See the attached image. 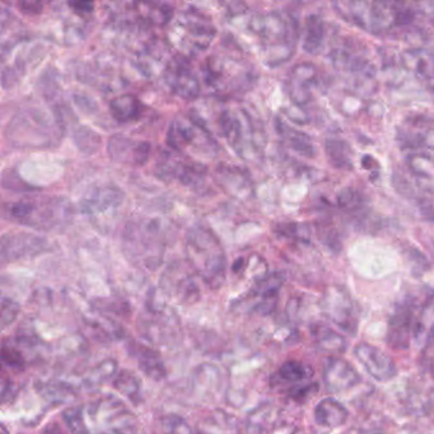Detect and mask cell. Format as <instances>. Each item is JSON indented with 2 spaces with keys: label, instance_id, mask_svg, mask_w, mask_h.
<instances>
[{
  "label": "cell",
  "instance_id": "1",
  "mask_svg": "<svg viewBox=\"0 0 434 434\" xmlns=\"http://www.w3.org/2000/svg\"><path fill=\"white\" fill-rule=\"evenodd\" d=\"M64 133L58 110L27 107L19 110L9 122V143L18 148H47L60 142Z\"/></svg>",
  "mask_w": 434,
  "mask_h": 434
},
{
  "label": "cell",
  "instance_id": "2",
  "mask_svg": "<svg viewBox=\"0 0 434 434\" xmlns=\"http://www.w3.org/2000/svg\"><path fill=\"white\" fill-rule=\"evenodd\" d=\"M250 28L259 37L264 62L278 67L290 60L298 40L297 21L287 13L272 10L252 17Z\"/></svg>",
  "mask_w": 434,
  "mask_h": 434
},
{
  "label": "cell",
  "instance_id": "3",
  "mask_svg": "<svg viewBox=\"0 0 434 434\" xmlns=\"http://www.w3.org/2000/svg\"><path fill=\"white\" fill-rule=\"evenodd\" d=\"M186 259L191 269L212 287L219 288L226 279L227 259L219 240L210 229H190L185 244Z\"/></svg>",
  "mask_w": 434,
  "mask_h": 434
},
{
  "label": "cell",
  "instance_id": "4",
  "mask_svg": "<svg viewBox=\"0 0 434 434\" xmlns=\"http://www.w3.org/2000/svg\"><path fill=\"white\" fill-rule=\"evenodd\" d=\"M204 79L221 94H235L250 88L255 82V69L240 51L222 49L212 53L203 68Z\"/></svg>",
  "mask_w": 434,
  "mask_h": 434
},
{
  "label": "cell",
  "instance_id": "5",
  "mask_svg": "<svg viewBox=\"0 0 434 434\" xmlns=\"http://www.w3.org/2000/svg\"><path fill=\"white\" fill-rule=\"evenodd\" d=\"M337 6L351 22L372 33L385 32L395 26H405L414 18L412 9H406L400 3L349 1Z\"/></svg>",
  "mask_w": 434,
  "mask_h": 434
},
{
  "label": "cell",
  "instance_id": "6",
  "mask_svg": "<svg viewBox=\"0 0 434 434\" xmlns=\"http://www.w3.org/2000/svg\"><path fill=\"white\" fill-rule=\"evenodd\" d=\"M124 252L140 267H160L165 253V237L160 224L154 219L130 222L122 233Z\"/></svg>",
  "mask_w": 434,
  "mask_h": 434
},
{
  "label": "cell",
  "instance_id": "7",
  "mask_svg": "<svg viewBox=\"0 0 434 434\" xmlns=\"http://www.w3.org/2000/svg\"><path fill=\"white\" fill-rule=\"evenodd\" d=\"M168 40L183 55H195L206 50L215 36V27L203 12L195 8L180 10L168 27Z\"/></svg>",
  "mask_w": 434,
  "mask_h": 434
},
{
  "label": "cell",
  "instance_id": "8",
  "mask_svg": "<svg viewBox=\"0 0 434 434\" xmlns=\"http://www.w3.org/2000/svg\"><path fill=\"white\" fill-rule=\"evenodd\" d=\"M8 217L33 228L60 227L72 215V206L64 198H26L7 206Z\"/></svg>",
  "mask_w": 434,
  "mask_h": 434
},
{
  "label": "cell",
  "instance_id": "9",
  "mask_svg": "<svg viewBox=\"0 0 434 434\" xmlns=\"http://www.w3.org/2000/svg\"><path fill=\"white\" fill-rule=\"evenodd\" d=\"M222 137L238 156L249 158L259 153L265 144V131L261 122L244 108H226L222 122Z\"/></svg>",
  "mask_w": 434,
  "mask_h": 434
},
{
  "label": "cell",
  "instance_id": "10",
  "mask_svg": "<svg viewBox=\"0 0 434 434\" xmlns=\"http://www.w3.org/2000/svg\"><path fill=\"white\" fill-rule=\"evenodd\" d=\"M168 145L185 157L210 158L217 153L213 137L191 117L177 116L171 122L167 134Z\"/></svg>",
  "mask_w": 434,
  "mask_h": 434
},
{
  "label": "cell",
  "instance_id": "11",
  "mask_svg": "<svg viewBox=\"0 0 434 434\" xmlns=\"http://www.w3.org/2000/svg\"><path fill=\"white\" fill-rule=\"evenodd\" d=\"M322 312L328 320L345 333L356 335L358 330V315L349 293L340 287H331L321 301Z\"/></svg>",
  "mask_w": 434,
  "mask_h": 434
},
{
  "label": "cell",
  "instance_id": "12",
  "mask_svg": "<svg viewBox=\"0 0 434 434\" xmlns=\"http://www.w3.org/2000/svg\"><path fill=\"white\" fill-rule=\"evenodd\" d=\"M157 175L160 178L178 181L191 189H197L206 181V168L198 160L166 154L158 160Z\"/></svg>",
  "mask_w": 434,
  "mask_h": 434
},
{
  "label": "cell",
  "instance_id": "13",
  "mask_svg": "<svg viewBox=\"0 0 434 434\" xmlns=\"http://www.w3.org/2000/svg\"><path fill=\"white\" fill-rule=\"evenodd\" d=\"M412 343L420 351L434 343V290L412 294Z\"/></svg>",
  "mask_w": 434,
  "mask_h": 434
},
{
  "label": "cell",
  "instance_id": "14",
  "mask_svg": "<svg viewBox=\"0 0 434 434\" xmlns=\"http://www.w3.org/2000/svg\"><path fill=\"white\" fill-rule=\"evenodd\" d=\"M124 201V194L117 187L106 185L93 187L82 200V209L92 221L105 223L114 219Z\"/></svg>",
  "mask_w": 434,
  "mask_h": 434
},
{
  "label": "cell",
  "instance_id": "15",
  "mask_svg": "<svg viewBox=\"0 0 434 434\" xmlns=\"http://www.w3.org/2000/svg\"><path fill=\"white\" fill-rule=\"evenodd\" d=\"M412 342V294L405 296L391 315L387 344L397 351H406Z\"/></svg>",
  "mask_w": 434,
  "mask_h": 434
},
{
  "label": "cell",
  "instance_id": "16",
  "mask_svg": "<svg viewBox=\"0 0 434 434\" xmlns=\"http://www.w3.org/2000/svg\"><path fill=\"white\" fill-rule=\"evenodd\" d=\"M354 356L365 367L367 374L378 382H389L395 378L397 367L394 359L372 344L359 343L354 348Z\"/></svg>",
  "mask_w": 434,
  "mask_h": 434
},
{
  "label": "cell",
  "instance_id": "17",
  "mask_svg": "<svg viewBox=\"0 0 434 434\" xmlns=\"http://www.w3.org/2000/svg\"><path fill=\"white\" fill-rule=\"evenodd\" d=\"M165 79L172 92L181 99H197L200 93V83L189 62L183 58L167 61L165 67Z\"/></svg>",
  "mask_w": 434,
  "mask_h": 434
},
{
  "label": "cell",
  "instance_id": "18",
  "mask_svg": "<svg viewBox=\"0 0 434 434\" xmlns=\"http://www.w3.org/2000/svg\"><path fill=\"white\" fill-rule=\"evenodd\" d=\"M152 147L143 140L115 134L107 142V152L111 160L129 166H142L149 158Z\"/></svg>",
  "mask_w": 434,
  "mask_h": 434
},
{
  "label": "cell",
  "instance_id": "19",
  "mask_svg": "<svg viewBox=\"0 0 434 434\" xmlns=\"http://www.w3.org/2000/svg\"><path fill=\"white\" fill-rule=\"evenodd\" d=\"M317 68L311 62H301L290 70L287 81V92L296 106H305L312 99Z\"/></svg>",
  "mask_w": 434,
  "mask_h": 434
},
{
  "label": "cell",
  "instance_id": "20",
  "mask_svg": "<svg viewBox=\"0 0 434 434\" xmlns=\"http://www.w3.org/2000/svg\"><path fill=\"white\" fill-rule=\"evenodd\" d=\"M324 382L328 392L340 394L356 387L362 382V377L345 359L331 358L325 367Z\"/></svg>",
  "mask_w": 434,
  "mask_h": 434
},
{
  "label": "cell",
  "instance_id": "21",
  "mask_svg": "<svg viewBox=\"0 0 434 434\" xmlns=\"http://www.w3.org/2000/svg\"><path fill=\"white\" fill-rule=\"evenodd\" d=\"M46 244L42 237L30 233H7L1 238V259L6 262L35 255L44 251Z\"/></svg>",
  "mask_w": 434,
  "mask_h": 434
},
{
  "label": "cell",
  "instance_id": "22",
  "mask_svg": "<svg viewBox=\"0 0 434 434\" xmlns=\"http://www.w3.org/2000/svg\"><path fill=\"white\" fill-rule=\"evenodd\" d=\"M162 285L168 293L178 298L181 302L194 301L199 296L198 287L194 282L192 275L180 264L168 267L162 278Z\"/></svg>",
  "mask_w": 434,
  "mask_h": 434
},
{
  "label": "cell",
  "instance_id": "23",
  "mask_svg": "<svg viewBox=\"0 0 434 434\" xmlns=\"http://www.w3.org/2000/svg\"><path fill=\"white\" fill-rule=\"evenodd\" d=\"M401 60L422 83L434 91V58L426 50H409L403 53Z\"/></svg>",
  "mask_w": 434,
  "mask_h": 434
},
{
  "label": "cell",
  "instance_id": "24",
  "mask_svg": "<svg viewBox=\"0 0 434 434\" xmlns=\"http://www.w3.org/2000/svg\"><path fill=\"white\" fill-rule=\"evenodd\" d=\"M133 13L145 26H166L175 17L174 9L166 3H134Z\"/></svg>",
  "mask_w": 434,
  "mask_h": 434
},
{
  "label": "cell",
  "instance_id": "25",
  "mask_svg": "<svg viewBox=\"0 0 434 434\" xmlns=\"http://www.w3.org/2000/svg\"><path fill=\"white\" fill-rule=\"evenodd\" d=\"M316 423L325 428L342 427L349 418V412L342 403L334 399H324L315 408Z\"/></svg>",
  "mask_w": 434,
  "mask_h": 434
},
{
  "label": "cell",
  "instance_id": "26",
  "mask_svg": "<svg viewBox=\"0 0 434 434\" xmlns=\"http://www.w3.org/2000/svg\"><path fill=\"white\" fill-rule=\"evenodd\" d=\"M276 128L281 134V137L284 139V142L290 145L293 151L305 156V157H315L316 156V148L313 145L312 139L308 137L305 133L298 131V130L290 128L288 124L278 120Z\"/></svg>",
  "mask_w": 434,
  "mask_h": 434
},
{
  "label": "cell",
  "instance_id": "27",
  "mask_svg": "<svg viewBox=\"0 0 434 434\" xmlns=\"http://www.w3.org/2000/svg\"><path fill=\"white\" fill-rule=\"evenodd\" d=\"M217 178L223 189L231 195L244 199L249 194L250 183L247 181L246 176L237 168L221 166L217 169Z\"/></svg>",
  "mask_w": 434,
  "mask_h": 434
},
{
  "label": "cell",
  "instance_id": "28",
  "mask_svg": "<svg viewBox=\"0 0 434 434\" xmlns=\"http://www.w3.org/2000/svg\"><path fill=\"white\" fill-rule=\"evenodd\" d=\"M325 24L317 15H311L307 17L306 21L305 33L302 47L306 53L317 55L324 47L325 42Z\"/></svg>",
  "mask_w": 434,
  "mask_h": 434
},
{
  "label": "cell",
  "instance_id": "29",
  "mask_svg": "<svg viewBox=\"0 0 434 434\" xmlns=\"http://www.w3.org/2000/svg\"><path fill=\"white\" fill-rule=\"evenodd\" d=\"M110 111L116 122H129L139 117L142 105L134 94L125 93L115 97L110 102Z\"/></svg>",
  "mask_w": 434,
  "mask_h": 434
},
{
  "label": "cell",
  "instance_id": "30",
  "mask_svg": "<svg viewBox=\"0 0 434 434\" xmlns=\"http://www.w3.org/2000/svg\"><path fill=\"white\" fill-rule=\"evenodd\" d=\"M131 351H134V356L137 359V365L147 376L154 380H160L165 376L166 369L163 366V362L156 351L147 348L144 345L135 344H133Z\"/></svg>",
  "mask_w": 434,
  "mask_h": 434
},
{
  "label": "cell",
  "instance_id": "31",
  "mask_svg": "<svg viewBox=\"0 0 434 434\" xmlns=\"http://www.w3.org/2000/svg\"><path fill=\"white\" fill-rule=\"evenodd\" d=\"M325 151L330 163L339 169H351L353 162V152L347 142L342 139L331 137L326 140Z\"/></svg>",
  "mask_w": 434,
  "mask_h": 434
},
{
  "label": "cell",
  "instance_id": "32",
  "mask_svg": "<svg viewBox=\"0 0 434 434\" xmlns=\"http://www.w3.org/2000/svg\"><path fill=\"white\" fill-rule=\"evenodd\" d=\"M313 335L317 345L324 351H343L347 345L343 335L337 334L333 328H328L325 325H317L313 328Z\"/></svg>",
  "mask_w": 434,
  "mask_h": 434
},
{
  "label": "cell",
  "instance_id": "33",
  "mask_svg": "<svg viewBox=\"0 0 434 434\" xmlns=\"http://www.w3.org/2000/svg\"><path fill=\"white\" fill-rule=\"evenodd\" d=\"M278 374L284 382L301 383L310 380L312 377L313 372L310 367L306 366L302 362L288 360L281 367Z\"/></svg>",
  "mask_w": 434,
  "mask_h": 434
},
{
  "label": "cell",
  "instance_id": "34",
  "mask_svg": "<svg viewBox=\"0 0 434 434\" xmlns=\"http://www.w3.org/2000/svg\"><path fill=\"white\" fill-rule=\"evenodd\" d=\"M74 140L78 148L84 153L96 152L101 144V137L97 133L88 128H79L74 134Z\"/></svg>",
  "mask_w": 434,
  "mask_h": 434
},
{
  "label": "cell",
  "instance_id": "35",
  "mask_svg": "<svg viewBox=\"0 0 434 434\" xmlns=\"http://www.w3.org/2000/svg\"><path fill=\"white\" fill-rule=\"evenodd\" d=\"M408 165L415 175L434 180V160L424 154H412L408 160Z\"/></svg>",
  "mask_w": 434,
  "mask_h": 434
},
{
  "label": "cell",
  "instance_id": "36",
  "mask_svg": "<svg viewBox=\"0 0 434 434\" xmlns=\"http://www.w3.org/2000/svg\"><path fill=\"white\" fill-rule=\"evenodd\" d=\"M115 387L122 391V394L131 399V400H137L139 397V391H140V385L139 380L133 374H130L129 371H122L119 374V377L115 380Z\"/></svg>",
  "mask_w": 434,
  "mask_h": 434
},
{
  "label": "cell",
  "instance_id": "37",
  "mask_svg": "<svg viewBox=\"0 0 434 434\" xmlns=\"http://www.w3.org/2000/svg\"><path fill=\"white\" fill-rule=\"evenodd\" d=\"M19 312V306L9 298H3L1 301V328H7L9 324L15 320Z\"/></svg>",
  "mask_w": 434,
  "mask_h": 434
},
{
  "label": "cell",
  "instance_id": "38",
  "mask_svg": "<svg viewBox=\"0 0 434 434\" xmlns=\"http://www.w3.org/2000/svg\"><path fill=\"white\" fill-rule=\"evenodd\" d=\"M1 358L3 362L12 368H22L24 365V359H23L21 351H17L12 347H8L7 344H3V349H1Z\"/></svg>",
  "mask_w": 434,
  "mask_h": 434
},
{
  "label": "cell",
  "instance_id": "39",
  "mask_svg": "<svg viewBox=\"0 0 434 434\" xmlns=\"http://www.w3.org/2000/svg\"><path fill=\"white\" fill-rule=\"evenodd\" d=\"M64 419L67 422L69 428L73 431L74 434H85L87 429L84 426L83 419L81 418V412L76 409H70L64 414Z\"/></svg>",
  "mask_w": 434,
  "mask_h": 434
},
{
  "label": "cell",
  "instance_id": "40",
  "mask_svg": "<svg viewBox=\"0 0 434 434\" xmlns=\"http://www.w3.org/2000/svg\"><path fill=\"white\" fill-rule=\"evenodd\" d=\"M279 232L283 236L293 237L298 240H307L308 238V227L307 226H299V224H285L279 227Z\"/></svg>",
  "mask_w": 434,
  "mask_h": 434
},
{
  "label": "cell",
  "instance_id": "41",
  "mask_svg": "<svg viewBox=\"0 0 434 434\" xmlns=\"http://www.w3.org/2000/svg\"><path fill=\"white\" fill-rule=\"evenodd\" d=\"M337 201H339V206H342V208L351 209V208L358 206V192L351 190V189H344V190L337 195Z\"/></svg>",
  "mask_w": 434,
  "mask_h": 434
},
{
  "label": "cell",
  "instance_id": "42",
  "mask_svg": "<svg viewBox=\"0 0 434 434\" xmlns=\"http://www.w3.org/2000/svg\"><path fill=\"white\" fill-rule=\"evenodd\" d=\"M19 8H22L23 12H26V13L35 15V13L41 12L42 4L38 1H22V3H19Z\"/></svg>",
  "mask_w": 434,
  "mask_h": 434
},
{
  "label": "cell",
  "instance_id": "43",
  "mask_svg": "<svg viewBox=\"0 0 434 434\" xmlns=\"http://www.w3.org/2000/svg\"><path fill=\"white\" fill-rule=\"evenodd\" d=\"M42 434H62V432H61L60 428H59L58 424H51V426L45 428V431H44Z\"/></svg>",
  "mask_w": 434,
  "mask_h": 434
},
{
  "label": "cell",
  "instance_id": "44",
  "mask_svg": "<svg viewBox=\"0 0 434 434\" xmlns=\"http://www.w3.org/2000/svg\"><path fill=\"white\" fill-rule=\"evenodd\" d=\"M1 431H3V433L1 434H8L7 429H6V427H4V426L1 427Z\"/></svg>",
  "mask_w": 434,
  "mask_h": 434
},
{
  "label": "cell",
  "instance_id": "45",
  "mask_svg": "<svg viewBox=\"0 0 434 434\" xmlns=\"http://www.w3.org/2000/svg\"><path fill=\"white\" fill-rule=\"evenodd\" d=\"M367 434H378V433H367Z\"/></svg>",
  "mask_w": 434,
  "mask_h": 434
}]
</instances>
